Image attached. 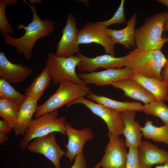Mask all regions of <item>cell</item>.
<instances>
[{
	"mask_svg": "<svg viewBox=\"0 0 168 168\" xmlns=\"http://www.w3.org/2000/svg\"><path fill=\"white\" fill-rule=\"evenodd\" d=\"M22 1L26 4L32 12V20L28 26L23 24L19 25L17 29L25 31L23 35L18 38H15L7 35L3 38L6 44L15 47L17 52L22 54L26 60L30 59L32 50L36 41L40 39L47 37L55 29L54 21L48 18L42 20L38 15L34 5L30 4L25 0Z\"/></svg>",
	"mask_w": 168,
	"mask_h": 168,
	"instance_id": "6da1fadb",
	"label": "cell"
},
{
	"mask_svg": "<svg viewBox=\"0 0 168 168\" xmlns=\"http://www.w3.org/2000/svg\"><path fill=\"white\" fill-rule=\"evenodd\" d=\"M168 12L163 11L147 17L144 23L135 31L134 40L137 49L144 50H161L167 42L162 37L165 21Z\"/></svg>",
	"mask_w": 168,
	"mask_h": 168,
	"instance_id": "7a4b0ae2",
	"label": "cell"
},
{
	"mask_svg": "<svg viewBox=\"0 0 168 168\" xmlns=\"http://www.w3.org/2000/svg\"><path fill=\"white\" fill-rule=\"evenodd\" d=\"M127 54L126 67L134 73L161 80L162 69L167 59L161 50H144L136 48Z\"/></svg>",
	"mask_w": 168,
	"mask_h": 168,
	"instance_id": "3957f363",
	"label": "cell"
},
{
	"mask_svg": "<svg viewBox=\"0 0 168 168\" xmlns=\"http://www.w3.org/2000/svg\"><path fill=\"white\" fill-rule=\"evenodd\" d=\"M90 91L87 84L64 81L61 82L55 93L41 105L37 107L35 118L50 113L67 105L77 99L86 96Z\"/></svg>",
	"mask_w": 168,
	"mask_h": 168,
	"instance_id": "277c9868",
	"label": "cell"
},
{
	"mask_svg": "<svg viewBox=\"0 0 168 168\" xmlns=\"http://www.w3.org/2000/svg\"><path fill=\"white\" fill-rule=\"evenodd\" d=\"M57 110L44 114L32 119L20 143L21 149H26L31 140L52 133L58 132L67 135V123L64 117H58Z\"/></svg>",
	"mask_w": 168,
	"mask_h": 168,
	"instance_id": "5b68a950",
	"label": "cell"
},
{
	"mask_svg": "<svg viewBox=\"0 0 168 168\" xmlns=\"http://www.w3.org/2000/svg\"><path fill=\"white\" fill-rule=\"evenodd\" d=\"M47 58L45 66L48 68L50 78L54 84L59 85L64 81L75 83L83 82L76 71V68L82 60L78 55L64 57L49 52L47 54Z\"/></svg>",
	"mask_w": 168,
	"mask_h": 168,
	"instance_id": "8992f818",
	"label": "cell"
},
{
	"mask_svg": "<svg viewBox=\"0 0 168 168\" xmlns=\"http://www.w3.org/2000/svg\"><path fill=\"white\" fill-rule=\"evenodd\" d=\"M77 104L84 105L93 113L100 117L106 124L108 133L119 136L123 134L124 123L121 112L94 102L84 97L77 99L67 104L66 107L68 108Z\"/></svg>",
	"mask_w": 168,
	"mask_h": 168,
	"instance_id": "52a82bcc",
	"label": "cell"
},
{
	"mask_svg": "<svg viewBox=\"0 0 168 168\" xmlns=\"http://www.w3.org/2000/svg\"><path fill=\"white\" fill-rule=\"evenodd\" d=\"M108 136L105 154L94 168H125L128 152L125 141L119 136L108 133Z\"/></svg>",
	"mask_w": 168,
	"mask_h": 168,
	"instance_id": "ba28073f",
	"label": "cell"
},
{
	"mask_svg": "<svg viewBox=\"0 0 168 168\" xmlns=\"http://www.w3.org/2000/svg\"><path fill=\"white\" fill-rule=\"evenodd\" d=\"M106 27L100 21L87 22L79 30L77 36L79 44L96 43L103 47L107 54L114 56L115 43L107 33Z\"/></svg>",
	"mask_w": 168,
	"mask_h": 168,
	"instance_id": "9c48e42d",
	"label": "cell"
},
{
	"mask_svg": "<svg viewBox=\"0 0 168 168\" xmlns=\"http://www.w3.org/2000/svg\"><path fill=\"white\" fill-rule=\"evenodd\" d=\"M26 149L31 152L42 155L52 163L55 168H61L60 160L66 155V152L58 144L54 133L34 139Z\"/></svg>",
	"mask_w": 168,
	"mask_h": 168,
	"instance_id": "30bf717a",
	"label": "cell"
},
{
	"mask_svg": "<svg viewBox=\"0 0 168 168\" xmlns=\"http://www.w3.org/2000/svg\"><path fill=\"white\" fill-rule=\"evenodd\" d=\"M76 20L72 13L68 14L62 36L56 46L55 54L57 56L69 57L76 53H79V44L77 40L79 30L77 26Z\"/></svg>",
	"mask_w": 168,
	"mask_h": 168,
	"instance_id": "8fae6325",
	"label": "cell"
},
{
	"mask_svg": "<svg viewBox=\"0 0 168 168\" xmlns=\"http://www.w3.org/2000/svg\"><path fill=\"white\" fill-rule=\"evenodd\" d=\"M130 68L125 67L122 68L106 69L92 72L78 73L82 82L86 84H93L97 86L103 87L111 85L121 80L130 78L134 74Z\"/></svg>",
	"mask_w": 168,
	"mask_h": 168,
	"instance_id": "7c38bea8",
	"label": "cell"
},
{
	"mask_svg": "<svg viewBox=\"0 0 168 168\" xmlns=\"http://www.w3.org/2000/svg\"><path fill=\"white\" fill-rule=\"evenodd\" d=\"M77 55L82 59L77 67V69L82 72H92L101 68L106 70L125 67L128 58V54L123 57H115L107 54L93 58L87 57L80 53Z\"/></svg>",
	"mask_w": 168,
	"mask_h": 168,
	"instance_id": "4fadbf2b",
	"label": "cell"
},
{
	"mask_svg": "<svg viewBox=\"0 0 168 168\" xmlns=\"http://www.w3.org/2000/svg\"><path fill=\"white\" fill-rule=\"evenodd\" d=\"M66 131L68 137V142L65 147L67 149L65 155L72 163L75 157L82 152L85 143L93 139L94 133L88 127L81 130L73 128L70 124H66Z\"/></svg>",
	"mask_w": 168,
	"mask_h": 168,
	"instance_id": "5bb4252c",
	"label": "cell"
},
{
	"mask_svg": "<svg viewBox=\"0 0 168 168\" xmlns=\"http://www.w3.org/2000/svg\"><path fill=\"white\" fill-rule=\"evenodd\" d=\"M138 150V161L141 168H151L154 165L168 162V151L147 141H142Z\"/></svg>",
	"mask_w": 168,
	"mask_h": 168,
	"instance_id": "9a60e30c",
	"label": "cell"
},
{
	"mask_svg": "<svg viewBox=\"0 0 168 168\" xmlns=\"http://www.w3.org/2000/svg\"><path fill=\"white\" fill-rule=\"evenodd\" d=\"M32 72V70L22 64L13 63L6 57L3 51L0 52V77L9 83H21Z\"/></svg>",
	"mask_w": 168,
	"mask_h": 168,
	"instance_id": "2e32d148",
	"label": "cell"
},
{
	"mask_svg": "<svg viewBox=\"0 0 168 168\" xmlns=\"http://www.w3.org/2000/svg\"><path fill=\"white\" fill-rule=\"evenodd\" d=\"M110 85L122 90L125 96L141 101L145 105L156 100L152 94L140 83L131 78L116 81Z\"/></svg>",
	"mask_w": 168,
	"mask_h": 168,
	"instance_id": "e0dca14e",
	"label": "cell"
},
{
	"mask_svg": "<svg viewBox=\"0 0 168 168\" xmlns=\"http://www.w3.org/2000/svg\"><path fill=\"white\" fill-rule=\"evenodd\" d=\"M121 114L124 123L123 134L127 147L128 148L138 149L143 136L138 122L135 119L136 111L125 110L121 112Z\"/></svg>",
	"mask_w": 168,
	"mask_h": 168,
	"instance_id": "ac0fdd59",
	"label": "cell"
},
{
	"mask_svg": "<svg viewBox=\"0 0 168 168\" xmlns=\"http://www.w3.org/2000/svg\"><path fill=\"white\" fill-rule=\"evenodd\" d=\"M131 78L140 83L152 94L156 100L168 102V82L147 77L134 73Z\"/></svg>",
	"mask_w": 168,
	"mask_h": 168,
	"instance_id": "d6986e66",
	"label": "cell"
},
{
	"mask_svg": "<svg viewBox=\"0 0 168 168\" xmlns=\"http://www.w3.org/2000/svg\"><path fill=\"white\" fill-rule=\"evenodd\" d=\"M137 15L136 13H134L127 21L126 26L121 30H113L106 27L107 33L115 43L120 44L127 49H135V27L137 21Z\"/></svg>",
	"mask_w": 168,
	"mask_h": 168,
	"instance_id": "ffe728a7",
	"label": "cell"
},
{
	"mask_svg": "<svg viewBox=\"0 0 168 168\" xmlns=\"http://www.w3.org/2000/svg\"><path fill=\"white\" fill-rule=\"evenodd\" d=\"M38 101L35 98L29 96L21 104L17 122L14 129L15 135H24L35 114Z\"/></svg>",
	"mask_w": 168,
	"mask_h": 168,
	"instance_id": "44dd1931",
	"label": "cell"
},
{
	"mask_svg": "<svg viewBox=\"0 0 168 168\" xmlns=\"http://www.w3.org/2000/svg\"><path fill=\"white\" fill-rule=\"evenodd\" d=\"M86 96L88 99L96 103L120 112L127 110L142 111L143 105L139 102L118 101L103 96H98L90 91Z\"/></svg>",
	"mask_w": 168,
	"mask_h": 168,
	"instance_id": "7402d4cb",
	"label": "cell"
},
{
	"mask_svg": "<svg viewBox=\"0 0 168 168\" xmlns=\"http://www.w3.org/2000/svg\"><path fill=\"white\" fill-rule=\"evenodd\" d=\"M51 80L48 68L45 66L30 85L25 90V94L39 100L46 89L50 86Z\"/></svg>",
	"mask_w": 168,
	"mask_h": 168,
	"instance_id": "603a6c76",
	"label": "cell"
},
{
	"mask_svg": "<svg viewBox=\"0 0 168 168\" xmlns=\"http://www.w3.org/2000/svg\"><path fill=\"white\" fill-rule=\"evenodd\" d=\"M142 136L153 141L163 142L168 145V127L164 125L159 127L153 124L152 121L147 119L145 126L140 127Z\"/></svg>",
	"mask_w": 168,
	"mask_h": 168,
	"instance_id": "cb8c5ba5",
	"label": "cell"
},
{
	"mask_svg": "<svg viewBox=\"0 0 168 168\" xmlns=\"http://www.w3.org/2000/svg\"><path fill=\"white\" fill-rule=\"evenodd\" d=\"M21 104L14 101L0 99V116L14 129Z\"/></svg>",
	"mask_w": 168,
	"mask_h": 168,
	"instance_id": "d4e9b609",
	"label": "cell"
},
{
	"mask_svg": "<svg viewBox=\"0 0 168 168\" xmlns=\"http://www.w3.org/2000/svg\"><path fill=\"white\" fill-rule=\"evenodd\" d=\"M142 111L147 115L159 118L164 125L168 127V105L157 100L143 106Z\"/></svg>",
	"mask_w": 168,
	"mask_h": 168,
	"instance_id": "484cf974",
	"label": "cell"
},
{
	"mask_svg": "<svg viewBox=\"0 0 168 168\" xmlns=\"http://www.w3.org/2000/svg\"><path fill=\"white\" fill-rule=\"evenodd\" d=\"M27 96L16 91L8 82L0 79V99L15 101L21 104Z\"/></svg>",
	"mask_w": 168,
	"mask_h": 168,
	"instance_id": "4316f807",
	"label": "cell"
},
{
	"mask_svg": "<svg viewBox=\"0 0 168 168\" xmlns=\"http://www.w3.org/2000/svg\"><path fill=\"white\" fill-rule=\"evenodd\" d=\"M7 3L8 0H0V32L3 38L14 31V28L6 17L5 10Z\"/></svg>",
	"mask_w": 168,
	"mask_h": 168,
	"instance_id": "83f0119b",
	"label": "cell"
},
{
	"mask_svg": "<svg viewBox=\"0 0 168 168\" xmlns=\"http://www.w3.org/2000/svg\"><path fill=\"white\" fill-rule=\"evenodd\" d=\"M125 0H122L120 4L114 15L110 19L100 22L106 27L115 24H124L126 22L124 7Z\"/></svg>",
	"mask_w": 168,
	"mask_h": 168,
	"instance_id": "f1b7e54d",
	"label": "cell"
},
{
	"mask_svg": "<svg viewBox=\"0 0 168 168\" xmlns=\"http://www.w3.org/2000/svg\"><path fill=\"white\" fill-rule=\"evenodd\" d=\"M128 149L125 168H141L138 161V149L129 148Z\"/></svg>",
	"mask_w": 168,
	"mask_h": 168,
	"instance_id": "f546056e",
	"label": "cell"
},
{
	"mask_svg": "<svg viewBox=\"0 0 168 168\" xmlns=\"http://www.w3.org/2000/svg\"><path fill=\"white\" fill-rule=\"evenodd\" d=\"M70 168H87L86 161L83 152L75 157L74 164Z\"/></svg>",
	"mask_w": 168,
	"mask_h": 168,
	"instance_id": "4dcf8cb0",
	"label": "cell"
},
{
	"mask_svg": "<svg viewBox=\"0 0 168 168\" xmlns=\"http://www.w3.org/2000/svg\"><path fill=\"white\" fill-rule=\"evenodd\" d=\"M13 129V128L7 122L3 120H0V132L7 134Z\"/></svg>",
	"mask_w": 168,
	"mask_h": 168,
	"instance_id": "1f68e13d",
	"label": "cell"
},
{
	"mask_svg": "<svg viewBox=\"0 0 168 168\" xmlns=\"http://www.w3.org/2000/svg\"><path fill=\"white\" fill-rule=\"evenodd\" d=\"M161 79L162 81L168 82V59L162 70Z\"/></svg>",
	"mask_w": 168,
	"mask_h": 168,
	"instance_id": "d6a6232c",
	"label": "cell"
},
{
	"mask_svg": "<svg viewBox=\"0 0 168 168\" xmlns=\"http://www.w3.org/2000/svg\"><path fill=\"white\" fill-rule=\"evenodd\" d=\"M7 134L0 132V144L4 145L5 143L8 139Z\"/></svg>",
	"mask_w": 168,
	"mask_h": 168,
	"instance_id": "836d02e7",
	"label": "cell"
},
{
	"mask_svg": "<svg viewBox=\"0 0 168 168\" xmlns=\"http://www.w3.org/2000/svg\"><path fill=\"white\" fill-rule=\"evenodd\" d=\"M163 31H168V16L166 19L163 26ZM167 42H168V36L167 38Z\"/></svg>",
	"mask_w": 168,
	"mask_h": 168,
	"instance_id": "e575fe53",
	"label": "cell"
},
{
	"mask_svg": "<svg viewBox=\"0 0 168 168\" xmlns=\"http://www.w3.org/2000/svg\"><path fill=\"white\" fill-rule=\"evenodd\" d=\"M156 1L167 7L168 10V0H157Z\"/></svg>",
	"mask_w": 168,
	"mask_h": 168,
	"instance_id": "d590c367",
	"label": "cell"
},
{
	"mask_svg": "<svg viewBox=\"0 0 168 168\" xmlns=\"http://www.w3.org/2000/svg\"><path fill=\"white\" fill-rule=\"evenodd\" d=\"M42 1V0H29V3L31 5H34L35 4L40 3Z\"/></svg>",
	"mask_w": 168,
	"mask_h": 168,
	"instance_id": "8d00e7d4",
	"label": "cell"
},
{
	"mask_svg": "<svg viewBox=\"0 0 168 168\" xmlns=\"http://www.w3.org/2000/svg\"><path fill=\"white\" fill-rule=\"evenodd\" d=\"M18 2L17 0H8V5H14L16 4Z\"/></svg>",
	"mask_w": 168,
	"mask_h": 168,
	"instance_id": "74e56055",
	"label": "cell"
},
{
	"mask_svg": "<svg viewBox=\"0 0 168 168\" xmlns=\"http://www.w3.org/2000/svg\"><path fill=\"white\" fill-rule=\"evenodd\" d=\"M155 168H168V162L162 165L157 166Z\"/></svg>",
	"mask_w": 168,
	"mask_h": 168,
	"instance_id": "f35d334b",
	"label": "cell"
},
{
	"mask_svg": "<svg viewBox=\"0 0 168 168\" xmlns=\"http://www.w3.org/2000/svg\"><path fill=\"white\" fill-rule=\"evenodd\" d=\"M78 1L83 4L86 6H87L89 5V1L88 0H79Z\"/></svg>",
	"mask_w": 168,
	"mask_h": 168,
	"instance_id": "ab89813d",
	"label": "cell"
},
{
	"mask_svg": "<svg viewBox=\"0 0 168 168\" xmlns=\"http://www.w3.org/2000/svg\"><path fill=\"white\" fill-rule=\"evenodd\" d=\"M46 168H50V167H46Z\"/></svg>",
	"mask_w": 168,
	"mask_h": 168,
	"instance_id": "60d3db41",
	"label": "cell"
}]
</instances>
